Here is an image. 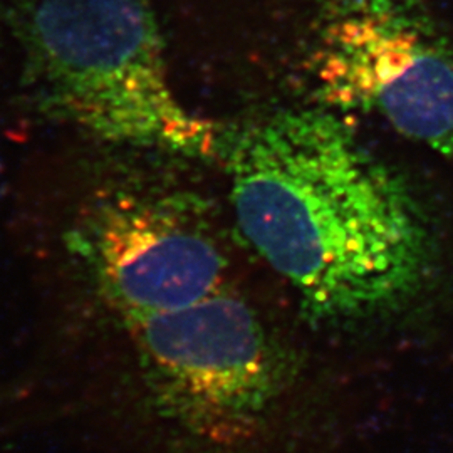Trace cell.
Here are the masks:
<instances>
[{
	"instance_id": "4",
	"label": "cell",
	"mask_w": 453,
	"mask_h": 453,
	"mask_svg": "<svg viewBox=\"0 0 453 453\" xmlns=\"http://www.w3.org/2000/svg\"><path fill=\"white\" fill-rule=\"evenodd\" d=\"M73 245L123 321L198 303L220 291L226 273L209 226L170 196L106 198Z\"/></svg>"
},
{
	"instance_id": "2",
	"label": "cell",
	"mask_w": 453,
	"mask_h": 453,
	"mask_svg": "<svg viewBox=\"0 0 453 453\" xmlns=\"http://www.w3.org/2000/svg\"><path fill=\"white\" fill-rule=\"evenodd\" d=\"M50 116L121 145L215 155L220 136L168 80L162 33L145 0H0Z\"/></svg>"
},
{
	"instance_id": "3",
	"label": "cell",
	"mask_w": 453,
	"mask_h": 453,
	"mask_svg": "<svg viewBox=\"0 0 453 453\" xmlns=\"http://www.w3.org/2000/svg\"><path fill=\"white\" fill-rule=\"evenodd\" d=\"M311 74L321 106L370 114L453 165V37L421 0H324Z\"/></svg>"
},
{
	"instance_id": "1",
	"label": "cell",
	"mask_w": 453,
	"mask_h": 453,
	"mask_svg": "<svg viewBox=\"0 0 453 453\" xmlns=\"http://www.w3.org/2000/svg\"><path fill=\"white\" fill-rule=\"evenodd\" d=\"M239 228L316 326L355 333L413 308L437 269L432 219L346 114L277 110L226 140Z\"/></svg>"
}]
</instances>
